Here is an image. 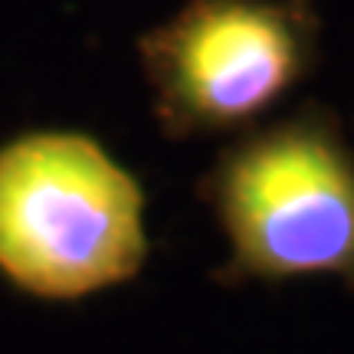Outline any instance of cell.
I'll use <instances>...</instances> for the list:
<instances>
[{"instance_id":"obj_3","label":"cell","mask_w":354,"mask_h":354,"mask_svg":"<svg viewBox=\"0 0 354 354\" xmlns=\"http://www.w3.org/2000/svg\"><path fill=\"white\" fill-rule=\"evenodd\" d=\"M135 46L167 141L243 135L315 76L322 17L312 0H184Z\"/></svg>"},{"instance_id":"obj_1","label":"cell","mask_w":354,"mask_h":354,"mask_svg":"<svg viewBox=\"0 0 354 354\" xmlns=\"http://www.w3.org/2000/svg\"><path fill=\"white\" fill-rule=\"evenodd\" d=\"M230 243L223 286L338 279L354 292V148L342 115L302 102L216 154L197 180Z\"/></svg>"},{"instance_id":"obj_2","label":"cell","mask_w":354,"mask_h":354,"mask_svg":"<svg viewBox=\"0 0 354 354\" xmlns=\"http://www.w3.org/2000/svg\"><path fill=\"white\" fill-rule=\"evenodd\" d=\"M148 194L95 135L33 128L0 145V279L37 302H82L148 263Z\"/></svg>"}]
</instances>
